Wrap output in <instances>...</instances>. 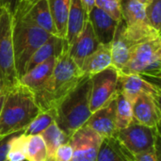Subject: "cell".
I'll return each mask as SVG.
<instances>
[{"label":"cell","instance_id":"cell-1","mask_svg":"<svg viewBox=\"0 0 161 161\" xmlns=\"http://www.w3.org/2000/svg\"><path fill=\"white\" fill-rule=\"evenodd\" d=\"M86 75L69 56L67 49L64 50L57 58L56 65L47 81L34 92L41 110L55 108Z\"/></svg>","mask_w":161,"mask_h":161},{"label":"cell","instance_id":"cell-2","mask_svg":"<svg viewBox=\"0 0 161 161\" xmlns=\"http://www.w3.org/2000/svg\"><path fill=\"white\" fill-rule=\"evenodd\" d=\"M40 111L34 92L18 82L5 92L0 110V139L23 132Z\"/></svg>","mask_w":161,"mask_h":161},{"label":"cell","instance_id":"cell-3","mask_svg":"<svg viewBox=\"0 0 161 161\" xmlns=\"http://www.w3.org/2000/svg\"><path fill=\"white\" fill-rule=\"evenodd\" d=\"M91 88V75H86L54 108L56 124L69 137L85 125L92 115Z\"/></svg>","mask_w":161,"mask_h":161},{"label":"cell","instance_id":"cell-4","mask_svg":"<svg viewBox=\"0 0 161 161\" xmlns=\"http://www.w3.org/2000/svg\"><path fill=\"white\" fill-rule=\"evenodd\" d=\"M52 34L16 12L12 16V42L17 75L20 78L25 73V67L35 51L45 42Z\"/></svg>","mask_w":161,"mask_h":161},{"label":"cell","instance_id":"cell-5","mask_svg":"<svg viewBox=\"0 0 161 161\" xmlns=\"http://www.w3.org/2000/svg\"><path fill=\"white\" fill-rule=\"evenodd\" d=\"M120 72L136 74L145 78L160 79L161 38L136 45L131 51L126 65Z\"/></svg>","mask_w":161,"mask_h":161},{"label":"cell","instance_id":"cell-6","mask_svg":"<svg viewBox=\"0 0 161 161\" xmlns=\"http://www.w3.org/2000/svg\"><path fill=\"white\" fill-rule=\"evenodd\" d=\"M0 80L4 93L19 82L12 42V15L0 8Z\"/></svg>","mask_w":161,"mask_h":161},{"label":"cell","instance_id":"cell-7","mask_svg":"<svg viewBox=\"0 0 161 161\" xmlns=\"http://www.w3.org/2000/svg\"><path fill=\"white\" fill-rule=\"evenodd\" d=\"M132 155L142 154L160 147L159 127H150L133 121L124 129L117 130L114 136Z\"/></svg>","mask_w":161,"mask_h":161},{"label":"cell","instance_id":"cell-8","mask_svg":"<svg viewBox=\"0 0 161 161\" xmlns=\"http://www.w3.org/2000/svg\"><path fill=\"white\" fill-rule=\"evenodd\" d=\"M118 77L119 71L113 66L91 75L90 108L92 113L103 108L116 97L118 92Z\"/></svg>","mask_w":161,"mask_h":161},{"label":"cell","instance_id":"cell-9","mask_svg":"<svg viewBox=\"0 0 161 161\" xmlns=\"http://www.w3.org/2000/svg\"><path fill=\"white\" fill-rule=\"evenodd\" d=\"M103 140L88 125H83L70 137L73 147L71 161H96Z\"/></svg>","mask_w":161,"mask_h":161},{"label":"cell","instance_id":"cell-10","mask_svg":"<svg viewBox=\"0 0 161 161\" xmlns=\"http://www.w3.org/2000/svg\"><path fill=\"white\" fill-rule=\"evenodd\" d=\"M118 92H122L132 104L134 100L142 93L150 94L160 98L161 90L158 84H155L145 77L136 74H125L119 72Z\"/></svg>","mask_w":161,"mask_h":161},{"label":"cell","instance_id":"cell-11","mask_svg":"<svg viewBox=\"0 0 161 161\" xmlns=\"http://www.w3.org/2000/svg\"><path fill=\"white\" fill-rule=\"evenodd\" d=\"M132 110L136 123L150 127H159L160 98L146 93L140 94L132 103Z\"/></svg>","mask_w":161,"mask_h":161},{"label":"cell","instance_id":"cell-12","mask_svg":"<svg viewBox=\"0 0 161 161\" xmlns=\"http://www.w3.org/2000/svg\"><path fill=\"white\" fill-rule=\"evenodd\" d=\"M116 97L103 108L93 111L86 123L103 139L114 137L116 128Z\"/></svg>","mask_w":161,"mask_h":161},{"label":"cell","instance_id":"cell-13","mask_svg":"<svg viewBox=\"0 0 161 161\" xmlns=\"http://www.w3.org/2000/svg\"><path fill=\"white\" fill-rule=\"evenodd\" d=\"M16 12L22 14L46 32L57 35L47 0H36L32 3L22 0Z\"/></svg>","mask_w":161,"mask_h":161},{"label":"cell","instance_id":"cell-14","mask_svg":"<svg viewBox=\"0 0 161 161\" xmlns=\"http://www.w3.org/2000/svg\"><path fill=\"white\" fill-rule=\"evenodd\" d=\"M99 44L100 42L93 32L92 25L87 19L79 35L68 45L67 51L73 60L81 67L84 59L91 55Z\"/></svg>","mask_w":161,"mask_h":161},{"label":"cell","instance_id":"cell-15","mask_svg":"<svg viewBox=\"0 0 161 161\" xmlns=\"http://www.w3.org/2000/svg\"><path fill=\"white\" fill-rule=\"evenodd\" d=\"M93 32L100 43H110L113 40L117 25L116 21L103 9L94 6L88 14Z\"/></svg>","mask_w":161,"mask_h":161},{"label":"cell","instance_id":"cell-16","mask_svg":"<svg viewBox=\"0 0 161 161\" xmlns=\"http://www.w3.org/2000/svg\"><path fill=\"white\" fill-rule=\"evenodd\" d=\"M125 24L121 19L118 22L117 28L111 42V57H112V66L116 68L119 72L124 69L126 65L131 51L135 47L133 43L129 41L125 34Z\"/></svg>","mask_w":161,"mask_h":161},{"label":"cell","instance_id":"cell-17","mask_svg":"<svg viewBox=\"0 0 161 161\" xmlns=\"http://www.w3.org/2000/svg\"><path fill=\"white\" fill-rule=\"evenodd\" d=\"M68 48V44L65 39H62L57 35H52L45 42H43L32 55L28 60L25 73L38 64H41L52 57H58L64 50Z\"/></svg>","mask_w":161,"mask_h":161},{"label":"cell","instance_id":"cell-18","mask_svg":"<svg viewBox=\"0 0 161 161\" xmlns=\"http://www.w3.org/2000/svg\"><path fill=\"white\" fill-rule=\"evenodd\" d=\"M110 66H112L111 42L100 43L98 47L84 59L80 68L85 75H92Z\"/></svg>","mask_w":161,"mask_h":161},{"label":"cell","instance_id":"cell-19","mask_svg":"<svg viewBox=\"0 0 161 161\" xmlns=\"http://www.w3.org/2000/svg\"><path fill=\"white\" fill-rule=\"evenodd\" d=\"M58 57H52L46 61L38 64L31 70L27 71L19 78V82L27 87L33 92L41 89L51 75L56 65Z\"/></svg>","mask_w":161,"mask_h":161},{"label":"cell","instance_id":"cell-20","mask_svg":"<svg viewBox=\"0 0 161 161\" xmlns=\"http://www.w3.org/2000/svg\"><path fill=\"white\" fill-rule=\"evenodd\" d=\"M87 19L88 16L81 0H71L65 36V41L68 45L79 35Z\"/></svg>","mask_w":161,"mask_h":161},{"label":"cell","instance_id":"cell-21","mask_svg":"<svg viewBox=\"0 0 161 161\" xmlns=\"http://www.w3.org/2000/svg\"><path fill=\"white\" fill-rule=\"evenodd\" d=\"M96 161H133V155L115 138L104 139Z\"/></svg>","mask_w":161,"mask_h":161},{"label":"cell","instance_id":"cell-22","mask_svg":"<svg viewBox=\"0 0 161 161\" xmlns=\"http://www.w3.org/2000/svg\"><path fill=\"white\" fill-rule=\"evenodd\" d=\"M57 36L65 39L71 0H47Z\"/></svg>","mask_w":161,"mask_h":161},{"label":"cell","instance_id":"cell-23","mask_svg":"<svg viewBox=\"0 0 161 161\" xmlns=\"http://www.w3.org/2000/svg\"><path fill=\"white\" fill-rule=\"evenodd\" d=\"M40 135L43 139V142L46 146V150H47L46 161H55L54 155L57 149L60 145L70 142V137L58 126L56 122L51 124Z\"/></svg>","mask_w":161,"mask_h":161},{"label":"cell","instance_id":"cell-24","mask_svg":"<svg viewBox=\"0 0 161 161\" xmlns=\"http://www.w3.org/2000/svg\"><path fill=\"white\" fill-rule=\"evenodd\" d=\"M122 19L126 26L148 23L144 11V3L138 0H127L123 2Z\"/></svg>","mask_w":161,"mask_h":161},{"label":"cell","instance_id":"cell-25","mask_svg":"<svg viewBox=\"0 0 161 161\" xmlns=\"http://www.w3.org/2000/svg\"><path fill=\"white\" fill-rule=\"evenodd\" d=\"M25 156L26 161L47 160L46 146L40 134L26 136L25 142Z\"/></svg>","mask_w":161,"mask_h":161},{"label":"cell","instance_id":"cell-26","mask_svg":"<svg viewBox=\"0 0 161 161\" xmlns=\"http://www.w3.org/2000/svg\"><path fill=\"white\" fill-rule=\"evenodd\" d=\"M116 128L117 130L127 127L134 121L132 104L120 92L116 94Z\"/></svg>","mask_w":161,"mask_h":161},{"label":"cell","instance_id":"cell-27","mask_svg":"<svg viewBox=\"0 0 161 161\" xmlns=\"http://www.w3.org/2000/svg\"><path fill=\"white\" fill-rule=\"evenodd\" d=\"M55 109L41 110L40 113L32 120V122L26 126L23 131L25 136L30 135H39L44 129H46L51 124L55 122Z\"/></svg>","mask_w":161,"mask_h":161},{"label":"cell","instance_id":"cell-28","mask_svg":"<svg viewBox=\"0 0 161 161\" xmlns=\"http://www.w3.org/2000/svg\"><path fill=\"white\" fill-rule=\"evenodd\" d=\"M26 136L21 132L13 134L7 154V161H25V142Z\"/></svg>","mask_w":161,"mask_h":161},{"label":"cell","instance_id":"cell-29","mask_svg":"<svg viewBox=\"0 0 161 161\" xmlns=\"http://www.w3.org/2000/svg\"><path fill=\"white\" fill-rule=\"evenodd\" d=\"M144 11L150 25L158 31H160L161 0H146L144 2Z\"/></svg>","mask_w":161,"mask_h":161},{"label":"cell","instance_id":"cell-30","mask_svg":"<svg viewBox=\"0 0 161 161\" xmlns=\"http://www.w3.org/2000/svg\"><path fill=\"white\" fill-rule=\"evenodd\" d=\"M94 6L106 11L116 21L122 19V0H95Z\"/></svg>","mask_w":161,"mask_h":161},{"label":"cell","instance_id":"cell-31","mask_svg":"<svg viewBox=\"0 0 161 161\" xmlns=\"http://www.w3.org/2000/svg\"><path fill=\"white\" fill-rule=\"evenodd\" d=\"M73 158V147L70 142L60 145L54 155L55 161H71Z\"/></svg>","mask_w":161,"mask_h":161},{"label":"cell","instance_id":"cell-32","mask_svg":"<svg viewBox=\"0 0 161 161\" xmlns=\"http://www.w3.org/2000/svg\"><path fill=\"white\" fill-rule=\"evenodd\" d=\"M159 147L139 155H133V161H160Z\"/></svg>","mask_w":161,"mask_h":161},{"label":"cell","instance_id":"cell-33","mask_svg":"<svg viewBox=\"0 0 161 161\" xmlns=\"http://www.w3.org/2000/svg\"><path fill=\"white\" fill-rule=\"evenodd\" d=\"M13 134L0 139V161L7 160V154L9 148V142Z\"/></svg>","mask_w":161,"mask_h":161},{"label":"cell","instance_id":"cell-34","mask_svg":"<svg viewBox=\"0 0 161 161\" xmlns=\"http://www.w3.org/2000/svg\"><path fill=\"white\" fill-rule=\"evenodd\" d=\"M22 0H0V8H6L12 16L15 14Z\"/></svg>","mask_w":161,"mask_h":161},{"label":"cell","instance_id":"cell-35","mask_svg":"<svg viewBox=\"0 0 161 161\" xmlns=\"http://www.w3.org/2000/svg\"><path fill=\"white\" fill-rule=\"evenodd\" d=\"M82 4H83V7L85 8V11H86V14L88 16L89 12L92 10V8L94 7V3H95V0H81Z\"/></svg>","mask_w":161,"mask_h":161},{"label":"cell","instance_id":"cell-36","mask_svg":"<svg viewBox=\"0 0 161 161\" xmlns=\"http://www.w3.org/2000/svg\"><path fill=\"white\" fill-rule=\"evenodd\" d=\"M4 98H5V93L0 96V110H1V108H2L3 102H4Z\"/></svg>","mask_w":161,"mask_h":161},{"label":"cell","instance_id":"cell-37","mask_svg":"<svg viewBox=\"0 0 161 161\" xmlns=\"http://www.w3.org/2000/svg\"><path fill=\"white\" fill-rule=\"evenodd\" d=\"M4 94V92H3V87H2V83H1V80H0V96Z\"/></svg>","mask_w":161,"mask_h":161},{"label":"cell","instance_id":"cell-38","mask_svg":"<svg viewBox=\"0 0 161 161\" xmlns=\"http://www.w3.org/2000/svg\"><path fill=\"white\" fill-rule=\"evenodd\" d=\"M125 1H127V0H122V3H123V2H125ZM138 1H141V2H142V3H144L146 0H138Z\"/></svg>","mask_w":161,"mask_h":161},{"label":"cell","instance_id":"cell-39","mask_svg":"<svg viewBox=\"0 0 161 161\" xmlns=\"http://www.w3.org/2000/svg\"><path fill=\"white\" fill-rule=\"evenodd\" d=\"M24 1L28 2V3H32V2H34V1H36V0H24Z\"/></svg>","mask_w":161,"mask_h":161},{"label":"cell","instance_id":"cell-40","mask_svg":"<svg viewBox=\"0 0 161 161\" xmlns=\"http://www.w3.org/2000/svg\"><path fill=\"white\" fill-rule=\"evenodd\" d=\"M6 161H7V160H6Z\"/></svg>","mask_w":161,"mask_h":161}]
</instances>
